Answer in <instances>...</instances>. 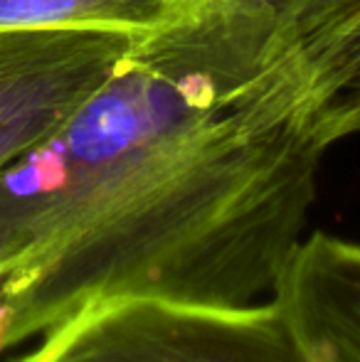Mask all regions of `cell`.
<instances>
[{
  "label": "cell",
  "instance_id": "obj_1",
  "mask_svg": "<svg viewBox=\"0 0 360 362\" xmlns=\"http://www.w3.org/2000/svg\"><path fill=\"white\" fill-rule=\"evenodd\" d=\"M326 148L306 57L279 62L197 139L0 276V355L114 298H272Z\"/></svg>",
  "mask_w": 360,
  "mask_h": 362
},
{
  "label": "cell",
  "instance_id": "obj_2",
  "mask_svg": "<svg viewBox=\"0 0 360 362\" xmlns=\"http://www.w3.org/2000/svg\"><path fill=\"white\" fill-rule=\"evenodd\" d=\"M265 72L230 67L170 15L141 35L77 111L0 170V276L173 156Z\"/></svg>",
  "mask_w": 360,
  "mask_h": 362
},
{
  "label": "cell",
  "instance_id": "obj_3",
  "mask_svg": "<svg viewBox=\"0 0 360 362\" xmlns=\"http://www.w3.org/2000/svg\"><path fill=\"white\" fill-rule=\"evenodd\" d=\"M40 338L10 362H306L274 298L245 305L114 298Z\"/></svg>",
  "mask_w": 360,
  "mask_h": 362
},
{
  "label": "cell",
  "instance_id": "obj_4",
  "mask_svg": "<svg viewBox=\"0 0 360 362\" xmlns=\"http://www.w3.org/2000/svg\"><path fill=\"white\" fill-rule=\"evenodd\" d=\"M141 35L109 28L0 30V170L77 111Z\"/></svg>",
  "mask_w": 360,
  "mask_h": 362
},
{
  "label": "cell",
  "instance_id": "obj_5",
  "mask_svg": "<svg viewBox=\"0 0 360 362\" xmlns=\"http://www.w3.org/2000/svg\"><path fill=\"white\" fill-rule=\"evenodd\" d=\"M272 298L306 362H360V244L313 232L301 239Z\"/></svg>",
  "mask_w": 360,
  "mask_h": 362
},
{
  "label": "cell",
  "instance_id": "obj_6",
  "mask_svg": "<svg viewBox=\"0 0 360 362\" xmlns=\"http://www.w3.org/2000/svg\"><path fill=\"white\" fill-rule=\"evenodd\" d=\"M360 0H178L173 18L237 69L306 54Z\"/></svg>",
  "mask_w": 360,
  "mask_h": 362
},
{
  "label": "cell",
  "instance_id": "obj_7",
  "mask_svg": "<svg viewBox=\"0 0 360 362\" xmlns=\"http://www.w3.org/2000/svg\"><path fill=\"white\" fill-rule=\"evenodd\" d=\"M303 57L323 141L331 146L360 134V5L316 40Z\"/></svg>",
  "mask_w": 360,
  "mask_h": 362
},
{
  "label": "cell",
  "instance_id": "obj_8",
  "mask_svg": "<svg viewBox=\"0 0 360 362\" xmlns=\"http://www.w3.org/2000/svg\"><path fill=\"white\" fill-rule=\"evenodd\" d=\"M178 0H0V30L109 28L149 33Z\"/></svg>",
  "mask_w": 360,
  "mask_h": 362
}]
</instances>
